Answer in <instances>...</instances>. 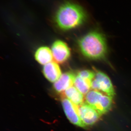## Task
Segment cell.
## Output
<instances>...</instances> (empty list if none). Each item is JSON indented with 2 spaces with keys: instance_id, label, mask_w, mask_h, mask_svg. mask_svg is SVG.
Masks as SVG:
<instances>
[{
  "instance_id": "obj_9",
  "label": "cell",
  "mask_w": 131,
  "mask_h": 131,
  "mask_svg": "<svg viewBox=\"0 0 131 131\" xmlns=\"http://www.w3.org/2000/svg\"><path fill=\"white\" fill-rule=\"evenodd\" d=\"M43 73L48 81L54 83L57 81L62 75L61 68L57 63L54 62L44 65Z\"/></svg>"
},
{
  "instance_id": "obj_12",
  "label": "cell",
  "mask_w": 131,
  "mask_h": 131,
  "mask_svg": "<svg viewBox=\"0 0 131 131\" xmlns=\"http://www.w3.org/2000/svg\"><path fill=\"white\" fill-rule=\"evenodd\" d=\"M92 81L76 75L74 83L75 87L83 94L88 93L90 88Z\"/></svg>"
},
{
  "instance_id": "obj_8",
  "label": "cell",
  "mask_w": 131,
  "mask_h": 131,
  "mask_svg": "<svg viewBox=\"0 0 131 131\" xmlns=\"http://www.w3.org/2000/svg\"><path fill=\"white\" fill-rule=\"evenodd\" d=\"M76 75L71 72L62 74L59 79L54 83V89L59 93L64 91L74 84Z\"/></svg>"
},
{
  "instance_id": "obj_13",
  "label": "cell",
  "mask_w": 131,
  "mask_h": 131,
  "mask_svg": "<svg viewBox=\"0 0 131 131\" xmlns=\"http://www.w3.org/2000/svg\"><path fill=\"white\" fill-rule=\"evenodd\" d=\"M77 75L80 77L92 81L95 76V73L90 70L81 71L78 73Z\"/></svg>"
},
{
  "instance_id": "obj_5",
  "label": "cell",
  "mask_w": 131,
  "mask_h": 131,
  "mask_svg": "<svg viewBox=\"0 0 131 131\" xmlns=\"http://www.w3.org/2000/svg\"><path fill=\"white\" fill-rule=\"evenodd\" d=\"M62 103L66 115L71 123L82 127L86 126L80 118L78 106L75 105L67 98L63 99Z\"/></svg>"
},
{
  "instance_id": "obj_10",
  "label": "cell",
  "mask_w": 131,
  "mask_h": 131,
  "mask_svg": "<svg viewBox=\"0 0 131 131\" xmlns=\"http://www.w3.org/2000/svg\"><path fill=\"white\" fill-rule=\"evenodd\" d=\"M35 56L37 61L42 65L51 62L53 58L51 50L47 47H39L36 51Z\"/></svg>"
},
{
  "instance_id": "obj_2",
  "label": "cell",
  "mask_w": 131,
  "mask_h": 131,
  "mask_svg": "<svg viewBox=\"0 0 131 131\" xmlns=\"http://www.w3.org/2000/svg\"><path fill=\"white\" fill-rule=\"evenodd\" d=\"M80 50L84 56L94 60L105 58L107 52L105 38L96 31L90 32L78 41Z\"/></svg>"
},
{
  "instance_id": "obj_6",
  "label": "cell",
  "mask_w": 131,
  "mask_h": 131,
  "mask_svg": "<svg viewBox=\"0 0 131 131\" xmlns=\"http://www.w3.org/2000/svg\"><path fill=\"white\" fill-rule=\"evenodd\" d=\"M78 109L80 118L86 126L94 125L100 117L101 115L88 103H83Z\"/></svg>"
},
{
  "instance_id": "obj_4",
  "label": "cell",
  "mask_w": 131,
  "mask_h": 131,
  "mask_svg": "<svg viewBox=\"0 0 131 131\" xmlns=\"http://www.w3.org/2000/svg\"><path fill=\"white\" fill-rule=\"evenodd\" d=\"M91 88L95 90H101L111 97H113L115 95L114 88L110 78L101 71L95 72V77L91 82Z\"/></svg>"
},
{
  "instance_id": "obj_11",
  "label": "cell",
  "mask_w": 131,
  "mask_h": 131,
  "mask_svg": "<svg viewBox=\"0 0 131 131\" xmlns=\"http://www.w3.org/2000/svg\"><path fill=\"white\" fill-rule=\"evenodd\" d=\"M64 95L66 98L72 103L77 106L83 103V94L75 86H72L64 91Z\"/></svg>"
},
{
  "instance_id": "obj_1",
  "label": "cell",
  "mask_w": 131,
  "mask_h": 131,
  "mask_svg": "<svg viewBox=\"0 0 131 131\" xmlns=\"http://www.w3.org/2000/svg\"><path fill=\"white\" fill-rule=\"evenodd\" d=\"M87 17L86 13L81 6L75 3L67 2L59 7L55 20L59 28L68 30L81 25Z\"/></svg>"
},
{
  "instance_id": "obj_7",
  "label": "cell",
  "mask_w": 131,
  "mask_h": 131,
  "mask_svg": "<svg viewBox=\"0 0 131 131\" xmlns=\"http://www.w3.org/2000/svg\"><path fill=\"white\" fill-rule=\"evenodd\" d=\"M51 51L53 58L57 63H63L70 56V49L65 42L61 40H57L53 43Z\"/></svg>"
},
{
  "instance_id": "obj_3",
  "label": "cell",
  "mask_w": 131,
  "mask_h": 131,
  "mask_svg": "<svg viewBox=\"0 0 131 131\" xmlns=\"http://www.w3.org/2000/svg\"><path fill=\"white\" fill-rule=\"evenodd\" d=\"M87 103L101 115L107 112L112 106L113 97L104 95L96 90H91L86 96Z\"/></svg>"
}]
</instances>
